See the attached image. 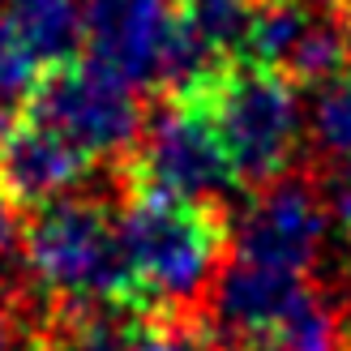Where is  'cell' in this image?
I'll return each instance as SVG.
<instances>
[{"mask_svg":"<svg viewBox=\"0 0 351 351\" xmlns=\"http://www.w3.org/2000/svg\"><path fill=\"white\" fill-rule=\"evenodd\" d=\"M120 240L146 308L154 317H176L215 287L232 227L223 206L129 193L120 210Z\"/></svg>","mask_w":351,"mask_h":351,"instance_id":"cell-1","label":"cell"},{"mask_svg":"<svg viewBox=\"0 0 351 351\" xmlns=\"http://www.w3.org/2000/svg\"><path fill=\"white\" fill-rule=\"evenodd\" d=\"M22 257L34 287L51 295L56 308L108 304L154 317L129 270L120 219L90 197H64L34 210L22 232Z\"/></svg>","mask_w":351,"mask_h":351,"instance_id":"cell-2","label":"cell"},{"mask_svg":"<svg viewBox=\"0 0 351 351\" xmlns=\"http://www.w3.org/2000/svg\"><path fill=\"white\" fill-rule=\"evenodd\" d=\"M171 95V90H167ZM176 95L197 99L227 146L240 189L261 193L287 176L300 146V86L278 69L240 60Z\"/></svg>","mask_w":351,"mask_h":351,"instance_id":"cell-3","label":"cell"},{"mask_svg":"<svg viewBox=\"0 0 351 351\" xmlns=\"http://www.w3.org/2000/svg\"><path fill=\"white\" fill-rule=\"evenodd\" d=\"M120 189H125V197L159 193V197L219 206L223 193L240 189V180L210 112L197 99L171 90L154 103L137 146L120 163Z\"/></svg>","mask_w":351,"mask_h":351,"instance_id":"cell-4","label":"cell"},{"mask_svg":"<svg viewBox=\"0 0 351 351\" xmlns=\"http://www.w3.org/2000/svg\"><path fill=\"white\" fill-rule=\"evenodd\" d=\"M26 116L64 133L95 163L99 159L125 163L146 129L142 90L116 77L112 69L95 64L90 56H73L47 69L26 99Z\"/></svg>","mask_w":351,"mask_h":351,"instance_id":"cell-5","label":"cell"},{"mask_svg":"<svg viewBox=\"0 0 351 351\" xmlns=\"http://www.w3.org/2000/svg\"><path fill=\"white\" fill-rule=\"evenodd\" d=\"M176 47L171 0H86L82 5V56L112 69L137 90L163 86Z\"/></svg>","mask_w":351,"mask_h":351,"instance_id":"cell-6","label":"cell"},{"mask_svg":"<svg viewBox=\"0 0 351 351\" xmlns=\"http://www.w3.org/2000/svg\"><path fill=\"white\" fill-rule=\"evenodd\" d=\"M330 236V206L308 180L283 176L278 184L253 193L236 227V257L261 266L308 274Z\"/></svg>","mask_w":351,"mask_h":351,"instance_id":"cell-7","label":"cell"},{"mask_svg":"<svg viewBox=\"0 0 351 351\" xmlns=\"http://www.w3.org/2000/svg\"><path fill=\"white\" fill-rule=\"evenodd\" d=\"M90 171H95L90 154L26 112L0 133V184L26 210L64 202L69 193L82 189Z\"/></svg>","mask_w":351,"mask_h":351,"instance_id":"cell-8","label":"cell"},{"mask_svg":"<svg viewBox=\"0 0 351 351\" xmlns=\"http://www.w3.org/2000/svg\"><path fill=\"white\" fill-rule=\"evenodd\" d=\"M171 5H176V47H171L167 90H184L215 69L240 64L249 56L253 26L266 0H171Z\"/></svg>","mask_w":351,"mask_h":351,"instance_id":"cell-9","label":"cell"},{"mask_svg":"<svg viewBox=\"0 0 351 351\" xmlns=\"http://www.w3.org/2000/svg\"><path fill=\"white\" fill-rule=\"evenodd\" d=\"M86 0H0V39L47 73L82 56Z\"/></svg>","mask_w":351,"mask_h":351,"instance_id":"cell-10","label":"cell"},{"mask_svg":"<svg viewBox=\"0 0 351 351\" xmlns=\"http://www.w3.org/2000/svg\"><path fill=\"white\" fill-rule=\"evenodd\" d=\"M146 322H150L146 313L108 308V304L56 308L39 339V351H133Z\"/></svg>","mask_w":351,"mask_h":351,"instance_id":"cell-11","label":"cell"},{"mask_svg":"<svg viewBox=\"0 0 351 351\" xmlns=\"http://www.w3.org/2000/svg\"><path fill=\"white\" fill-rule=\"evenodd\" d=\"M313 146H317L326 159H335L343 171L351 167V69L317 90V108H313Z\"/></svg>","mask_w":351,"mask_h":351,"instance_id":"cell-12","label":"cell"},{"mask_svg":"<svg viewBox=\"0 0 351 351\" xmlns=\"http://www.w3.org/2000/svg\"><path fill=\"white\" fill-rule=\"evenodd\" d=\"M22 206L9 197V189L0 184V253H13L22 244Z\"/></svg>","mask_w":351,"mask_h":351,"instance_id":"cell-13","label":"cell"},{"mask_svg":"<svg viewBox=\"0 0 351 351\" xmlns=\"http://www.w3.org/2000/svg\"><path fill=\"white\" fill-rule=\"evenodd\" d=\"M330 210H335V219L343 227V236L351 240V167L335 180V193H330Z\"/></svg>","mask_w":351,"mask_h":351,"instance_id":"cell-14","label":"cell"},{"mask_svg":"<svg viewBox=\"0 0 351 351\" xmlns=\"http://www.w3.org/2000/svg\"><path fill=\"white\" fill-rule=\"evenodd\" d=\"M9 339H13V317L5 308V295H0V351H9Z\"/></svg>","mask_w":351,"mask_h":351,"instance_id":"cell-15","label":"cell"}]
</instances>
